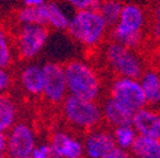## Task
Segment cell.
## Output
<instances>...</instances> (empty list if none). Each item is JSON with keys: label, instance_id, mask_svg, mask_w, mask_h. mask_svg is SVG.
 Masks as SVG:
<instances>
[{"label": "cell", "instance_id": "cell-1", "mask_svg": "<svg viewBox=\"0 0 160 158\" xmlns=\"http://www.w3.org/2000/svg\"><path fill=\"white\" fill-rule=\"evenodd\" d=\"M69 95L99 101L107 91L106 81L99 68L85 58H71L64 63Z\"/></svg>", "mask_w": 160, "mask_h": 158}, {"label": "cell", "instance_id": "cell-2", "mask_svg": "<svg viewBox=\"0 0 160 158\" xmlns=\"http://www.w3.org/2000/svg\"><path fill=\"white\" fill-rule=\"evenodd\" d=\"M150 16L146 9L138 3L126 2L118 22L109 32V39L127 48L138 51L148 37Z\"/></svg>", "mask_w": 160, "mask_h": 158}, {"label": "cell", "instance_id": "cell-3", "mask_svg": "<svg viewBox=\"0 0 160 158\" xmlns=\"http://www.w3.org/2000/svg\"><path fill=\"white\" fill-rule=\"evenodd\" d=\"M111 28L97 9L74 12L66 29L68 35L89 52L99 51L107 42Z\"/></svg>", "mask_w": 160, "mask_h": 158}, {"label": "cell", "instance_id": "cell-4", "mask_svg": "<svg viewBox=\"0 0 160 158\" xmlns=\"http://www.w3.org/2000/svg\"><path fill=\"white\" fill-rule=\"evenodd\" d=\"M58 110L65 127L82 135L104 124L101 101L84 100L69 95Z\"/></svg>", "mask_w": 160, "mask_h": 158}, {"label": "cell", "instance_id": "cell-5", "mask_svg": "<svg viewBox=\"0 0 160 158\" xmlns=\"http://www.w3.org/2000/svg\"><path fill=\"white\" fill-rule=\"evenodd\" d=\"M101 51V61L112 76L140 78L145 71L146 60L136 49L127 48L113 41H107Z\"/></svg>", "mask_w": 160, "mask_h": 158}, {"label": "cell", "instance_id": "cell-6", "mask_svg": "<svg viewBox=\"0 0 160 158\" xmlns=\"http://www.w3.org/2000/svg\"><path fill=\"white\" fill-rule=\"evenodd\" d=\"M12 32L17 58L22 63L33 62L43 52L51 34L48 28L38 24L17 26Z\"/></svg>", "mask_w": 160, "mask_h": 158}, {"label": "cell", "instance_id": "cell-7", "mask_svg": "<svg viewBox=\"0 0 160 158\" xmlns=\"http://www.w3.org/2000/svg\"><path fill=\"white\" fill-rule=\"evenodd\" d=\"M107 96L131 115L148 105L138 78L112 76L107 84Z\"/></svg>", "mask_w": 160, "mask_h": 158}, {"label": "cell", "instance_id": "cell-8", "mask_svg": "<svg viewBox=\"0 0 160 158\" xmlns=\"http://www.w3.org/2000/svg\"><path fill=\"white\" fill-rule=\"evenodd\" d=\"M38 143V134L33 123L21 119L7 133L5 156L7 158H28Z\"/></svg>", "mask_w": 160, "mask_h": 158}, {"label": "cell", "instance_id": "cell-9", "mask_svg": "<svg viewBox=\"0 0 160 158\" xmlns=\"http://www.w3.org/2000/svg\"><path fill=\"white\" fill-rule=\"evenodd\" d=\"M43 73L45 85L42 100L48 106L60 108L69 96L64 65L56 61H47L43 63Z\"/></svg>", "mask_w": 160, "mask_h": 158}, {"label": "cell", "instance_id": "cell-10", "mask_svg": "<svg viewBox=\"0 0 160 158\" xmlns=\"http://www.w3.org/2000/svg\"><path fill=\"white\" fill-rule=\"evenodd\" d=\"M68 127H56L48 135V143L57 158H85L83 137Z\"/></svg>", "mask_w": 160, "mask_h": 158}, {"label": "cell", "instance_id": "cell-11", "mask_svg": "<svg viewBox=\"0 0 160 158\" xmlns=\"http://www.w3.org/2000/svg\"><path fill=\"white\" fill-rule=\"evenodd\" d=\"M17 85L29 99H42L45 73L43 65L37 62H26L17 71Z\"/></svg>", "mask_w": 160, "mask_h": 158}, {"label": "cell", "instance_id": "cell-12", "mask_svg": "<svg viewBox=\"0 0 160 158\" xmlns=\"http://www.w3.org/2000/svg\"><path fill=\"white\" fill-rule=\"evenodd\" d=\"M85 158H103L116 148L112 129L102 125L83 134Z\"/></svg>", "mask_w": 160, "mask_h": 158}, {"label": "cell", "instance_id": "cell-13", "mask_svg": "<svg viewBox=\"0 0 160 158\" xmlns=\"http://www.w3.org/2000/svg\"><path fill=\"white\" fill-rule=\"evenodd\" d=\"M69 13L64 5L57 0H48L41 7H38V24L55 32H66L70 23Z\"/></svg>", "mask_w": 160, "mask_h": 158}, {"label": "cell", "instance_id": "cell-14", "mask_svg": "<svg viewBox=\"0 0 160 158\" xmlns=\"http://www.w3.org/2000/svg\"><path fill=\"white\" fill-rule=\"evenodd\" d=\"M131 124L138 135L160 139V108L146 105L133 114Z\"/></svg>", "mask_w": 160, "mask_h": 158}, {"label": "cell", "instance_id": "cell-15", "mask_svg": "<svg viewBox=\"0 0 160 158\" xmlns=\"http://www.w3.org/2000/svg\"><path fill=\"white\" fill-rule=\"evenodd\" d=\"M142 86L148 106L160 108V68L149 66L138 78Z\"/></svg>", "mask_w": 160, "mask_h": 158}, {"label": "cell", "instance_id": "cell-16", "mask_svg": "<svg viewBox=\"0 0 160 158\" xmlns=\"http://www.w3.org/2000/svg\"><path fill=\"white\" fill-rule=\"evenodd\" d=\"M21 105L12 94H0V132L8 133L21 120Z\"/></svg>", "mask_w": 160, "mask_h": 158}, {"label": "cell", "instance_id": "cell-17", "mask_svg": "<svg viewBox=\"0 0 160 158\" xmlns=\"http://www.w3.org/2000/svg\"><path fill=\"white\" fill-rule=\"evenodd\" d=\"M101 105H102V113H103V122L106 127L113 129L119 125L131 124L133 115L128 114L121 106H118L111 97L108 96L103 97Z\"/></svg>", "mask_w": 160, "mask_h": 158}, {"label": "cell", "instance_id": "cell-18", "mask_svg": "<svg viewBox=\"0 0 160 158\" xmlns=\"http://www.w3.org/2000/svg\"><path fill=\"white\" fill-rule=\"evenodd\" d=\"M17 60L13 32L7 24L0 22V67L12 68Z\"/></svg>", "mask_w": 160, "mask_h": 158}, {"label": "cell", "instance_id": "cell-19", "mask_svg": "<svg viewBox=\"0 0 160 158\" xmlns=\"http://www.w3.org/2000/svg\"><path fill=\"white\" fill-rule=\"evenodd\" d=\"M130 153L135 158H160V139L137 135Z\"/></svg>", "mask_w": 160, "mask_h": 158}, {"label": "cell", "instance_id": "cell-20", "mask_svg": "<svg viewBox=\"0 0 160 158\" xmlns=\"http://www.w3.org/2000/svg\"><path fill=\"white\" fill-rule=\"evenodd\" d=\"M123 5H125L123 0H101V3L97 7V10L102 15L107 26L109 28H113L118 22Z\"/></svg>", "mask_w": 160, "mask_h": 158}, {"label": "cell", "instance_id": "cell-21", "mask_svg": "<svg viewBox=\"0 0 160 158\" xmlns=\"http://www.w3.org/2000/svg\"><path fill=\"white\" fill-rule=\"evenodd\" d=\"M113 133V139L116 143V148L123 149L130 152L136 138H137V132L135 130L132 124H126V125H119L117 128L112 129Z\"/></svg>", "mask_w": 160, "mask_h": 158}, {"label": "cell", "instance_id": "cell-22", "mask_svg": "<svg viewBox=\"0 0 160 158\" xmlns=\"http://www.w3.org/2000/svg\"><path fill=\"white\" fill-rule=\"evenodd\" d=\"M17 85V76L12 68L0 67V94H12Z\"/></svg>", "mask_w": 160, "mask_h": 158}, {"label": "cell", "instance_id": "cell-23", "mask_svg": "<svg viewBox=\"0 0 160 158\" xmlns=\"http://www.w3.org/2000/svg\"><path fill=\"white\" fill-rule=\"evenodd\" d=\"M74 12L85 10V9H97L101 0H62Z\"/></svg>", "mask_w": 160, "mask_h": 158}, {"label": "cell", "instance_id": "cell-24", "mask_svg": "<svg viewBox=\"0 0 160 158\" xmlns=\"http://www.w3.org/2000/svg\"><path fill=\"white\" fill-rule=\"evenodd\" d=\"M28 158H57L48 142H39Z\"/></svg>", "mask_w": 160, "mask_h": 158}, {"label": "cell", "instance_id": "cell-25", "mask_svg": "<svg viewBox=\"0 0 160 158\" xmlns=\"http://www.w3.org/2000/svg\"><path fill=\"white\" fill-rule=\"evenodd\" d=\"M148 37L151 39L152 42L160 44V23L156 22H150L149 30H148Z\"/></svg>", "mask_w": 160, "mask_h": 158}, {"label": "cell", "instance_id": "cell-26", "mask_svg": "<svg viewBox=\"0 0 160 158\" xmlns=\"http://www.w3.org/2000/svg\"><path fill=\"white\" fill-rule=\"evenodd\" d=\"M103 158H132V154L130 152H127V151L119 149V148H114L112 152H109Z\"/></svg>", "mask_w": 160, "mask_h": 158}, {"label": "cell", "instance_id": "cell-27", "mask_svg": "<svg viewBox=\"0 0 160 158\" xmlns=\"http://www.w3.org/2000/svg\"><path fill=\"white\" fill-rule=\"evenodd\" d=\"M151 21L160 23V0H155L151 8Z\"/></svg>", "mask_w": 160, "mask_h": 158}, {"label": "cell", "instance_id": "cell-28", "mask_svg": "<svg viewBox=\"0 0 160 158\" xmlns=\"http://www.w3.org/2000/svg\"><path fill=\"white\" fill-rule=\"evenodd\" d=\"M48 0H23V5L24 7H41L46 4Z\"/></svg>", "mask_w": 160, "mask_h": 158}, {"label": "cell", "instance_id": "cell-29", "mask_svg": "<svg viewBox=\"0 0 160 158\" xmlns=\"http://www.w3.org/2000/svg\"><path fill=\"white\" fill-rule=\"evenodd\" d=\"M7 148V133L0 132V153H5Z\"/></svg>", "mask_w": 160, "mask_h": 158}, {"label": "cell", "instance_id": "cell-30", "mask_svg": "<svg viewBox=\"0 0 160 158\" xmlns=\"http://www.w3.org/2000/svg\"><path fill=\"white\" fill-rule=\"evenodd\" d=\"M0 158H7V156H5V153H0Z\"/></svg>", "mask_w": 160, "mask_h": 158}, {"label": "cell", "instance_id": "cell-31", "mask_svg": "<svg viewBox=\"0 0 160 158\" xmlns=\"http://www.w3.org/2000/svg\"><path fill=\"white\" fill-rule=\"evenodd\" d=\"M132 158H135V157H132Z\"/></svg>", "mask_w": 160, "mask_h": 158}]
</instances>
